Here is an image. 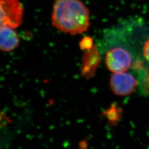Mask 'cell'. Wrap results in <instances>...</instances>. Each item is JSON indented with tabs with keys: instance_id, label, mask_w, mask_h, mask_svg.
Here are the masks:
<instances>
[{
	"instance_id": "cell-1",
	"label": "cell",
	"mask_w": 149,
	"mask_h": 149,
	"mask_svg": "<svg viewBox=\"0 0 149 149\" xmlns=\"http://www.w3.org/2000/svg\"><path fill=\"white\" fill-rule=\"evenodd\" d=\"M52 23L61 32L81 34L90 27V12L82 0H54Z\"/></svg>"
},
{
	"instance_id": "cell-2",
	"label": "cell",
	"mask_w": 149,
	"mask_h": 149,
	"mask_svg": "<svg viewBox=\"0 0 149 149\" xmlns=\"http://www.w3.org/2000/svg\"><path fill=\"white\" fill-rule=\"evenodd\" d=\"M1 26L16 28L21 24L23 7L19 0H0Z\"/></svg>"
},
{
	"instance_id": "cell-3",
	"label": "cell",
	"mask_w": 149,
	"mask_h": 149,
	"mask_svg": "<svg viewBox=\"0 0 149 149\" xmlns=\"http://www.w3.org/2000/svg\"><path fill=\"white\" fill-rule=\"evenodd\" d=\"M105 63L107 69L113 73L126 72L132 65V57L126 49L117 47L107 52Z\"/></svg>"
},
{
	"instance_id": "cell-4",
	"label": "cell",
	"mask_w": 149,
	"mask_h": 149,
	"mask_svg": "<svg viewBox=\"0 0 149 149\" xmlns=\"http://www.w3.org/2000/svg\"><path fill=\"white\" fill-rule=\"evenodd\" d=\"M138 81L133 75L123 72L113 73L110 80V87L113 92L118 96L131 95L136 90Z\"/></svg>"
},
{
	"instance_id": "cell-5",
	"label": "cell",
	"mask_w": 149,
	"mask_h": 149,
	"mask_svg": "<svg viewBox=\"0 0 149 149\" xmlns=\"http://www.w3.org/2000/svg\"><path fill=\"white\" fill-rule=\"evenodd\" d=\"M13 29L6 26H1L0 48L1 50L9 52L18 46L19 38Z\"/></svg>"
},
{
	"instance_id": "cell-6",
	"label": "cell",
	"mask_w": 149,
	"mask_h": 149,
	"mask_svg": "<svg viewBox=\"0 0 149 149\" xmlns=\"http://www.w3.org/2000/svg\"><path fill=\"white\" fill-rule=\"evenodd\" d=\"M92 40L90 37L84 38L80 43L81 48L84 49V50H90L92 48Z\"/></svg>"
},
{
	"instance_id": "cell-7",
	"label": "cell",
	"mask_w": 149,
	"mask_h": 149,
	"mask_svg": "<svg viewBox=\"0 0 149 149\" xmlns=\"http://www.w3.org/2000/svg\"><path fill=\"white\" fill-rule=\"evenodd\" d=\"M143 55L145 59L149 62V37L144 43L143 47Z\"/></svg>"
}]
</instances>
